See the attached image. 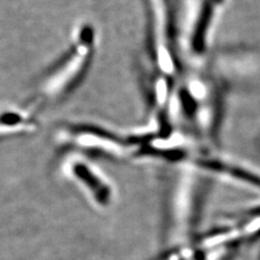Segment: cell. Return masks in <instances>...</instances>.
Returning <instances> with one entry per match:
<instances>
[{
  "label": "cell",
  "instance_id": "1",
  "mask_svg": "<svg viewBox=\"0 0 260 260\" xmlns=\"http://www.w3.org/2000/svg\"><path fill=\"white\" fill-rule=\"evenodd\" d=\"M95 45L94 27L88 23L79 25L68 51L39 80L35 104L61 101L74 90L90 67Z\"/></svg>",
  "mask_w": 260,
  "mask_h": 260
},
{
  "label": "cell",
  "instance_id": "3",
  "mask_svg": "<svg viewBox=\"0 0 260 260\" xmlns=\"http://www.w3.org/2000/svg\"><path fill=\"white\" fill-rule=\"evenodd\" d=\"M56 139L70 148L102 152L109 155L123 156L132 152L127 138L94 124H69L58 130Z\"/></svg>",
  "mask_w": 260,
  "mask_h": 260
},
{
  "label": "cell",
  "instance_id": "4",
  "mask_svg": "<svg viewBox=\"0 0 260 260\" xmlns=\"http://www.w3.org/2000/svg\"><path fill=\"white\" fill-rule=\"evenodd\" d=\"M35 107L9 109L0 113V138L34 133L38 121Z\"/></svg>",
  "mask_w": 260,
  "mask_h": 260
},
{
  "label": "cell",
  "instance_id": "2",
  "mask_svg": "<svg viewBox=\"0 0 260 260\" xmlns=\"http://www.w3.org/2000/svg\"><path fill=\"white\" fill-rule=\"evenodd\" d=\"M148 13V49L154 72L175 80L180 74L177 32L170 0H145Z\"/></svg>",
  "mask_w": 260,
  "mask_h": 260
}]
</instances>
